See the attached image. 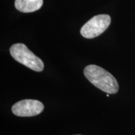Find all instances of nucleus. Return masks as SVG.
Listing matches in <instances>:
<instances>
[{
    "label": "nucleus",
    "mask_w": 135,
    "mask_h": 135,
    "mask_svg": "<svg viewBox=\"0 0 135 135\" xmlns=\"http://www.w3.org/2000/svg\"><path fill=\"white\" fill-rule=\"evenodd\" d=\"M43 0H15V6L18 11L31 13L40 9L43 6Z\"/></svg>",
    "instance_id": "obj_5"
},
{
    "label": "nucleus",
    "mask_w": 135,
    "mask_h": 135,
    "mask_svg": "<svg viewBox=\"0 0 135 135\" xmlns=\"http://www.w3.org/2000/svg\"><path fill=\"white\" fill-rule=\"evenodd\" d=\"M84 75L94 86L108 94H115L119 89L116 79L110 73L97 65H90L84 69Z\"/></svg>",
    "instance_id": "obj_1"
},
{
    "label": "nucleus",
    "mask_w": 135,
    "mask_h": 135,
    "mask_svg": "<svg viewBox=\"0 0 135 135\" xmlns=\"http://www.w3.org/2000/svg\"><path fill=\"white\" fill-rule=\"evenodd\" d=\"M11 56L18 63L37 72H41L44 69V63L23 43L13 45L9 49Z\"/></svg>",
    "instance_id": "obj_2"
},
{
    "label": "nucleus",
    "mask_w": 135,
    "mask_h": 135,
    "mask_svg": "<svg viewBox=\"0 0 135 135\" xmlns=\"http://www.w3.org/2000/svg\"><path fill=\"white\" fill-rule=\"evenodd\" d=\"M76 135H80V134H76Z\"/></svg>",
    "instance_id": "obj_7"
},
{
    "label": "nucleus",
    "mask_w": 135,
    "mask_h": 135,
    "mask_svg": "<svg viewBox=\"0 0 135 135\" xmlns=\"http://www.w3.org/2000/svg\"><path fill=\"white\" fill-rule=\"evenodd\" d=\"M106 96H107V97H109V94H108V93L107 94H106Z\"/></svg>",
    "instance_id": "obj_6"
},
{
    "label": "nucleus",
    "mask_w": 135,
    "mask_h": 135,
    "mask_svg": "<svg viewBox=\"0 0 135 135\" xmlns=\"http://www.w3.org/2000/svg\"><path fill=\"white\" fill-rule=\"evenodd\" d=\"M111 18L108 15H98L93 17L81 29L80 33L84 38H94L99 36L108 28Z\"/></svg>",
    "instance_id": "obj_3"
},
{
    "label": "nucleus",
    "mask_w": 135,
    "mask_h": 135,
    "mask_svg": "<svg viewBox=\"0 0 135 135\" xmlns=\"http://www.w3.org/2000/svg\"><path fill=\"white\" fill-rule=\"evenodd\" d=\"M44 109L41 101L36 99H23L18 101L11 108L15 115L21 117H31L40 114Z\"/></svg>",
    "instance_id": "obj_4"
}]
</instances>
